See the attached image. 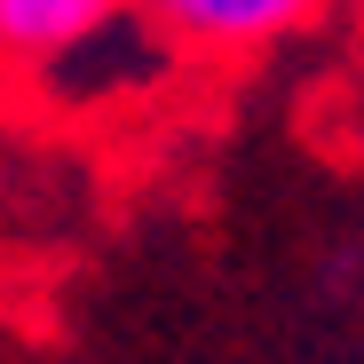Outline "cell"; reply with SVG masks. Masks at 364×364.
<instances>
[{
    "instance_id": "obj_2",
    "label": "cell",
    "mask_w": 364,
    "mask_h": 364,
    "mask_svg": "<svg viewBox=\"0 0 364 364\" xmlns=\"http://www.w3.org/2000/svg\"><path fill=\"white\" fill-rule=\"evenodd\" d=\"M135 16V0H0V64L9 72H55L103 32Z\"/></svg>"
},
{
    "instance_id": "obj_1",
    "label": "cell",
    "mask_w": 364,
    "mask_h": 364,
    "mask_svg": "<svg viewBox=\"0 0 364 364\" xmlns=\"http://www.w3.org/2000/svg\"><path fill=\"white\" fill-rule=\"evenodd\" d=\"M333 0H135V16L174 48V55H206V64H246L285 40H301Z\"/></svg>"
}]
</instances>
